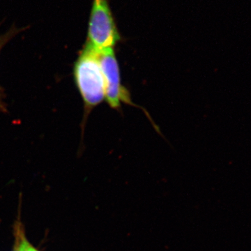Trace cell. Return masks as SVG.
<instances>
[{"label": "cell", "instance_id": "obj_1", "mask_svg": "<svg viewBox=\"0 0 251 251\" xmlns=\"http://www.w3.org/2000/svg\"><path fill=\"white\" fill-rule=\"evenodd\" d=\"M74 76L84 102L86 119L91 110L105 99V81L99 52L85 44L74 64Z\"/></svg>", "mask_w": 251, "mask_h": 251}, {"label": "cell", "instance_id": "obj_2", "mask_svg": "<svg viewBox=\"0 0 251 251\" xmlns=\"http://www.w3.org/2000/svg\"><path fill=\"white\" fill-rule=\"evenodd\" d=\"M121 40L108 0H93L86 45L100 53Z\"/></svg>", "mask_w": 251, "mask_h": 251}, {"label": "cell", "instance_id": "obj_3", "mask_svg": "<svg viewBox=\"0 0 251 251\" xmlns=\"http://www.w3.org/2000/svg\"><path fill=\"white\" fill-rule=\"evenodd\" d=\"M99 59L105 81V99L110 108L119 109L122 102L133 105L128 90L122 85L120 66L114 49L100 52Z\"/></svg>", "mask_w": 251, "mask_h": 251}, {"label": "cell", "instance_id": "obj_4", "mask_svg": "<svg viewBox=\"0 0 251 251\" xmlns=\"http://www.w3.org/2000/svg\"><path fill=\"white\" fill-rule=\"evenodd\" d=\"M27 28V27L18 28L13 25L6 33L0 35V52H1L3 48H4L10 41L14 39L15 36H17L19 33L25 31ZM5 98H6V96H5L4 89L0 87V112H6V111H7L6 104L4 101Z\"/></svg>", "mask_w": 251, "mask_h": 251}, {"label": "cell", "instance_id": "obj_5", "mask_svg": "<svg viewBox=\"0 0 251 251\" xmlns=\"http://www.w3.org/2000/svg\"><path fill=\"white\" fill-rule=\"evenodd\" d=\"M15 237H16V251H39L28 242L21 224H16V227L15 228Z\"/></svg>", "mask_w": 251, "mask_h": 251}]
</instances>
